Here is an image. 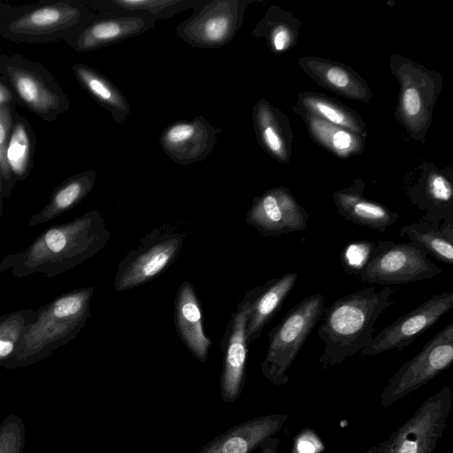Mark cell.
Wrapping results in <instances>:
<instances>
[{
    "instance_id": "obj_1",
    "label": "cell",
    "mask_w": 453,
    "mask_h": 453,
    "mask_svg": "<svg viewBox=\"0 0 453 453\" xmlns=\"http://www.w3.org/2000/svg\"><path fill=\"white\" fill-rule=\"evenodd\" d=\"M110 237L101 212L89 211L69 222L49 227L26 250L5 256L0 262V273L9 270L15 278L34 273L52 278L94 257Z\"/></svg>"
},
{
    "instance_id": "obj_2",
    "label": "cell",
    "mask_w": 453,
    "mask_h": 453,
    "mask_svg": "<svg viewBox=\"0 0 453 453\" xmlns=\"http://www.w3.org/2000/svg\"><path fill=\"white\" fill-rule=\"evenodd\" d=\"M395 290L366 287L335 300L326 308L318 335L324 342L319 363L323 369L342 364L359 353L372 340L374 324L383 311L395 303Z\"/></svg>"
},
{
    "instance_id": "obj_3",
    "label": "cell",
    "mask_w": 453,
    "mask_h": 453,
    "mask_svg": "<svg viewBox=\"0 0 453 453\" xmlns=\"http://www.w3.org/2000/svg\"><path fill=\"white\" fill-rule=\"evenodd\" d=\"M95 288L90 286L61 294L36 310L35 319L26 327L13 356L2 365H32L74 339L90 316Z\"/></svg>"
},
{
    "instance_id": "obj_4",
    "label": "cell",
    "mask_w": 453,
    "mask_h": 453,
    "mask_svg": "<svg viewBox=\"0 0 453 453\" xmlns=\"http://www.w3.org/2000/svg\"><path fill=\"white\" fill-rule=\"evenodd\" d=\"M95 16L85 0H50L16 6L0 21V37L19 43L65 42Z\"/></svg>"
},
{
    "instance_id": "obj_5",
    "label": "cell",
    "mask_w": 453,
    "mask_h": 453,
    "mask_svg": "<svg viewBox=\"0 0 453 453\" xmlns=\"http://www.w3.org/2000/svg\"><path fill=\"white\" fill-rule=\"evenodd\" d=\"M0 78L16 103L45 121H55L70 101L51 73L19 54H0Z\"/></svg>"
},
{
    "instance_id": "obj_6",
    "label": "cell",
    "mask_w": 453,
    "mask_h": 453,
    "mask_svg": "<svg viewBox=\"0 0 453 453\" xmlns=\"http://www.w3.org/2000/svg\"><path fill=\"white\" fill-rule=\"evenodd\" d=\"M325 310L323 296L313 294L296 304L269 332V344L261 363V372L272 384L281 386L288 381V370L320 322Z\"/></svg>"
},
{
    "instance_id": "obj_7",
    "label": "cell",
    "mask_w": 453,
    "mask_h": 453,
    "mask_svg": "<svg viewBox=\"0 0 453 453\" xmlns=\"http://www.w3.org/2000/svg\"><path fill=\"white\" fill-rule=\"evenodd\" d=\"M186 234L162 225L143 236L119 263L114 278L118 292L145 284L165 271L179 257Z\"/></svg>"
},
{
    "instance_id": "obj_8",
    "label": "cell",
    "mask_w": 453,
    "mask_h": 453,
    "mask_svg": "<svg viewBox=\"0 0 453 453\" xmlns=\"http://www.w3.org/2000/svg\"><path fill=\"white\" fill-rule=\"evenodd\" d=\"M452 391L443 387L379 446L378 453H433L447 426Z\"/></svg>"
},
{
    "instance_id": "obj_9",
    "label": "cell",
    "mask_w": 453,
    "mask_h": 453,
    "mask_svg": "<svg viewBox=\"0 0 453 453\" xmlns=\"http://www.w3.org/2000/svg\"><path fill=\"white\" fill-rule=\"evenodd\" d=\"M442 269L434 265L416 243L377 242L372 257L358 279L381 285H402L432 279Z\"/></svg>"
},
{
    "instance_id": "obj_10",
    "label": "cell",
    "mask_w": 453,
    "mask_h": 453,
    "mask_svg": "<svg viewBox=\"0 0 453 453\" xmlns=\"http://www.w3.org/2000/svg\"><path fill=\"white\" fill-rule=\"evenodd\" d=\"M452 361L453 322H450L393 374L380 395V404L389 407L428 383L445 371Z\"/></svg>"
},
{
    "instance_id": "obj_11",
    "label": "cell",
    "mask_w": 453,
    "mask_h": 453,
    "mask_svg": "<svg viewBox=\"0 0 453 453\" xmlns=\"http://www.w3.org/2000/svg\"><path fill=\"white\" fill-rule=\"evenodd\" d=\"M249 3L245 0H200L190 17L177 26V35L196 48L226 45L242 27Z\"/></svg>"
},
{
    "instance_id": "obj_12",
    "label": "cell",
    "mask_w": 453,
    "mask_h": 453,
    "mask_svg": "<svg viewBox=\"0 0 453 453\" xmlns=\"http://www.w3.org/2000/svg\"><path fill=\"white\" fill-rule=\"evenodd\" d=\"M453 308V291L434 295L410 312L383 328L359 353L375 356L411 344Z\"/></svg>"
},
{
    "instance_id": "obj_13",
    "label": "cell",
    "mask_w": 453,
    "mask_h": 453,
    "mask_svg": "<svg viewBox=\"0 0 453 453\" xmlns=\"http://www.w3.org/2000/svg\"><path fill=\"white\" fill-rule=\"evenodd\" d=\"M257 287L246 293L237 304L220 341L223 369L220 375V397L226 403H234L241 395L246 378L248 342L246 326Z\"/></svg>"
},
{
    "instance_id": "obj_14",
    "label": "cell",
    "mask_w": 453,
    "mask_h": 453,
    "mask_svg": "<svg viewBox=\"0 0 453 453\" xmlns=\"http://www.w3.org/2000/svg\"><path fill=\"white\" fill-rule=\"evenodd\" d=\"M245 221L262 236H279L303 230L308 213L286 188H275L253 199Z\"/></svg>"
},
{
    "instance_id": "obj_15",
    "label": "cell",
    "mask_w": 453,
    "mask_h": 453,
    "mask_svg": "<svg viewBox=\"0 0 453 453\" xmlns=\"http://www.w3.org/2000/svg\"><path fill=\"white\" fill-rule=\"evenodd\" d=\"M218 128L203 116L192 120H180L164 129L159 144L164 152L179 165H190L203 160L214 148Z\"/></svg>"
},
{
    "instance_id": "obj_16",
    "label": "cell",
    "mask_w": 453,
    "mask_h": 453,
    "mask_svg": "<svg viewBox=\"0 0 453 453\" xmlns=\"http://www.w3.org/2000/svg\"><path fill=\"white\" fill-rule=\"evenodd\" d=\"M154 25L155 20L142 16L96 14L65 42L78 52H86L140 35Z\"/></svg>"
},
{
    "instance_id": "obj_17",
    "label": "cell",
    "mask_w": 453,
    "mask_h": 453,
    "mask_svg": "<svg viewBox=\"0 0 453 453\" xmlns=\"http://www.w3.org/2000/svg\"><path fill=\"white\" fill-rule=\"evenodd\" d=\"M288 414L256 417L234 426L207 442L196 453H252L284 426Z\"/></svg>"
},
{
    "instance_id": "obj_18",
    "label": "cell",
    "mask_w": 453,
    "mask_h": 453,
    "mask_svg": "<svg viewBox=\"0 0 453 453\" xmlns=\"http://www.w3.org/2000/svg\"><path fill=\"white\" fill-rule=\"evenodd\" d=\"M174 323L180 339L192 356L201 363L205 362L212 342L204 333L201 306L188 280H184L177 290Z\"/></svg>"
},
{
    "instance_id": "obj_19",
    "label": "cell",
    "mask_w": 453,
    "mask_h": 453,
    "mask_svg": "<svg viewBox=\"0 0 453 453\" xmlns=\"http://www.w3.org/2000/svg\"><path fill=\"white\" fill-rule=\"evenodd\" d=\"M297 278L296 273H287L257 287L246 326L248 344L261 336L264 327L281 308Z\"/></svg>"
},
{
    "instance_id": "obj_20",
    "label": "cell",
    "mask_w": 453,
    "mask_h": 453,
    "mask_svg": "<svg viewBox=\"0 0 453 453\" xmlns=\"http://www.w3.org/2000/svg\"><path fill=\"white\" fill-rule=\"evenodd\" d=\"M333 196L340 216L372 230L385 232L399 218L383 204L365 198L360 188L340 190Z\"/></svg>"
},
{
    "instance_id": "obj_21",
    "label": "cell",
    "mask_w": 453,
    "mask_h": 453,
    "mask_svg": "<svg viewBox=\"0 0 453 453\" xmlns=\"http://www.w3.org/2000/svg\"><path fill=\"white\" fill-rule=\"evenodd\" d=\"M96 176V171L88 170L65 179L53 190L45 206L31 216L28 226L46 223L73 209L93 189Z\"/></svg>"
},
{
    "instance_id": "obj_22",
    "label": "cell",
    "mask_w": 453,
    "mask_h": 453,
    "mask_svg": "<svg viewBox=\"0 0 453 453\" xmlns=\"http://www.w3.org/2000/svg\"><path fill=\"white\" fill-rule=\"evenodd\" d=\"M72 71L83 89L107 110L116 124H122L131 112V107L121 91L105 75L81 63Z\"/></svg>"
},
{
    "instance_id": "obj_23",
    "label": "cell",
    "mask_w": 453,
    "mask_h": 453,
    "mask_svg": "<svg viewBox=\"0 0 453 453\" xmlns=\"http://www.w3.org/2000/svg\"><path fill=\"white\" fill-rule=\"evenodd\" d=\"M200 0H85L88 7L98 15L133 14L153 20L170 18Z\"/></svg>"
},
{
    "instance_id": "obj_24",
    "label": "cell",
    "mask_w": 453,
    "mask_h": 453,
    "mask_svg": "<svg viewBox=\"0 0 453 453\" xmlns=\"http://www.w3.org/2000/svg\"><path fill=\"white\" fill-rule=\"evenodd\" d=\"M399 234L407 235L427 255L453 265V226L420 221L402 227Z\"/></svg>"
},
{
    "instance_id": "obj_25",
    "label": "cell",
    "mask_w": 453,
    "mask_h": 453,
    "mask_svg": "<svg viewBox=\"0 0 453 453\" xmlns=\"http://www.w3.org/2000/svg\"><path fill=\"white\" fill-rule=\"evenodd\" d=\"M35 143V134L31 126L22 115L15 111L6 150V162L16 181L23 180L29 176L33 167Z\"/></svg>"
},
{
    "instance_id": "obj_26",
    "label": "cell",
    "mask_w": 453,
    "mask_h": 453,
    "mask_svg": "<svg viewBox=\"0 0 453 453\" xmlns=\"http://www.w3.org/2000/svg\"><path fill=\"white\" fill-rule=\"evenodd\" d=\"M253 123L257 137L262 147L271 155L284 159L286 146L276 114L264 100L253 109Z\"/></svg>"
},
{
    "instance_id": "obj_27",
    "label": "cell",
    "mask_w": 453,
    "mask_h": 453,
    "mask_svg": "<svg viewBox=\"0 0 453 453\" xmlns=\"http://www.w3.org/2000/svg\"><path fill=\"white\" fill-rule=\"evenodd\" d=\"M35 311L27 308L0 316V365L13 356L26 327L35 320Z\"/></svg>"
},
{
    "instance_id": "obj_28",
    "label": "cell",
    "mask_w": 453,
    "mask_h": 453,
    "mask_svg": "<svg viewBox=\"0 0 453 453\" xmlns=\"http://www.w3.org/2000/svg\"><path fill=\"white\" fill-rule=\"evenodd\" d=\"M308 120L312 134L336 154L348 156L359 148V140L352 132L315 116Z\"/></svg>"
},
{
    "instance_id": "obj_29",
    "label": "cell",
    "mask_w": 453,
    "mask_h": 453,
    "mask_svg": "<svg viewBox=\"0 0 453 453\" xmlns=\"http://www.w3.org/2000/svg\"><path fill=\"white\" fill-rule=\"evenodd\" d=\"M303 101L306 107L319 115V118L352 133L361 132L362 127L358 119L344 107L319 96H305Z\"/></svg>"
},
{
    "instance_id": "obj_30",
    "label": "cell",
    "mask_w": 453,
    "mask_h": 453,
    "mask_svg": "<svg viewBox=\"0 0 453 453\" xmlns=\"http://www.w3.org/2000/svg\"><path fill=\"white\" fill-rule=\"evenodd\" d=\"M15 103V101H11L0 105V176L4 199L11 197L17 182L11 173L6 162V150L16 111Z\"/></svg>"
},
{
    "instance_id": "obj_31",
    "label": "cell",
    "mask_w": 453,
    "mask_h": 453,
    "mask_svg": "<svg viewBox=\"0 0 453 453\" xmlns=\"http://www.w3.org/2000/svg\"><path fill=\"white\" fill-rule=\"evenodd\" d=\"M377 242L371 241H355L347 243L341 252V262L344 270L357 275L370 261Z\"/></svg>"
},
{
    "instance_id": "obj_32",
    "label": "cell",
    "mask_w": 453,
    "mask_h": 453,
    "mask_svg": "<svg viewBox=\"0 0 453 453\" xmlns=\"http://www.w3.org/2000/svg\"><path fill=\"white\" fill-rule=\"evenodd\" d=\"M319 64L318 70L315 71L320 79L326 84L331 86L336 91L346 93L348 96H357L356 88L360 83L355 79L353 73L338 65Z\"/></svg>"
},
{
    "instance_id": "obj_33",
    "label": "cell",
    "mask_w": 453,
    "mask_h": 453,
    "mask_svg": "<svg viewBox=\"0 0 453 453\" xmlns=\"http://www.w3.org/2000/svg\"><path fill=\"white\" fill-rule=\"evenodd\" d=\"M325 449L321 437L313 429L305 427L294 437L290 453H323Z\"/></svg>"
},
{
    "instance_id": "obj_34",
    "label": "cell",
    "mask_w": 453,
    "mask_h": 453,
    "mask_svg": "<svg viewBox=\"0 0 453 453\" xmlns=\"http://www.w3.org/2000/svg\"><path fill=\"white\" fill-rule=\"evenodd\" d=\"M403 109L408 117L418 115L422 109V100L418 89L408 87L404 89L402 98Z\"/></svg>"
},
{
    "instance_id": "obj_35",
    "label": "cell",
    "mask_w": 453,
    "mask_h": 453,
    "mask_svg": "<svg viewBox=\"0 0 453 453\" xmlns=\"http://www.w3.org/2000/svg\"><path fill=\"white\" fill-rule=\"evenodd\" d=\"M271 42L274 50L281 51L290 43V34L284 27H278L273 30Z\"/></svg>"
},
{
    "instance_id": "obj_36",
    "label": "cell",
    "mask_w": 453,
    "mask_h": 453,
    "mask_svg": "<svg viewBox=\"0 0 453 453\" xmlns=\"http://www.w3.org/2000/svg\"><path fill=\"white\" fill-rule=\"evenodd\" d=\"M15 101L14 97L8 88V87L4 83V81L0 78V105L4 103ZM4 196H3V187H2V180L0 176V217L3 216L4 211V203H3Z\"/></svg>"
},
{
    "instance_id": "obj_37",
    "label": "cell",
    "mask_w": 453,
    "mask_h": 453,
    "mask_svg": "<svg viewBox=\"0 0 453 453\" xmlns=\"http://www.w3.org/2000/svg\"><path fill=\"white\" fill-rule=\"evenodd\" d=\"M279 439L270 437L265 440L259 446V453H278Z\"/></svg>"
},
{
    "instance_id": "obj_38",
    "label": "cell",
    "mask_w": 453,
    "mask_h": 453,
    "mask_svg": "<svg viewBox=\"0 0 453 453\" xmlns=\"http://www.w3.org/2000/svg\"><path fill=\"white\" fill-rule=\"evenodd\" d=\"M15 9L16 6L0 2V21L10 15Z\"/></svg>"
},
{
    "instance_id": "obj_39",
    "label": "cell",
    "mask_w": 453,
    "mask_h": 453,
    "mask_svg": "<svg viewBox=\"0 0 453 453\" xmlns=\"http://www.w3.org/2000/svg\"><path fill=\"white\" fill-rule=\"evenodd\" d=\"M378 451H379L378 446H372V448L368 449L364 453H378Z\"/></svg>"
}]
</instances>
